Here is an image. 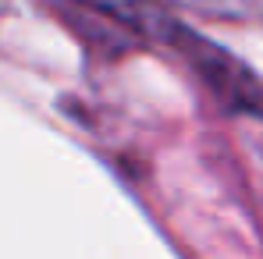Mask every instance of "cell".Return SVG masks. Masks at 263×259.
Returning <instances> with one entry per match:
<instances>
[{
    "instance_id": "1",
    "label": "cell",
    "mask_w": 263,
    "mask_h": 259,
    "mask_svg": "<svg viewBox=\"0 0 263 259\" xmlns=\"http://www.w3.org/2000/svg\"><path fill=\"white\" fill-rule=\"evenodd\" d=\"M86 4L107 11V14H114V18H121V22H128V25L149 29L153 36H160V32L167 29V18H164L149 0H86Z\"/></svg>"
}]
</instances>
